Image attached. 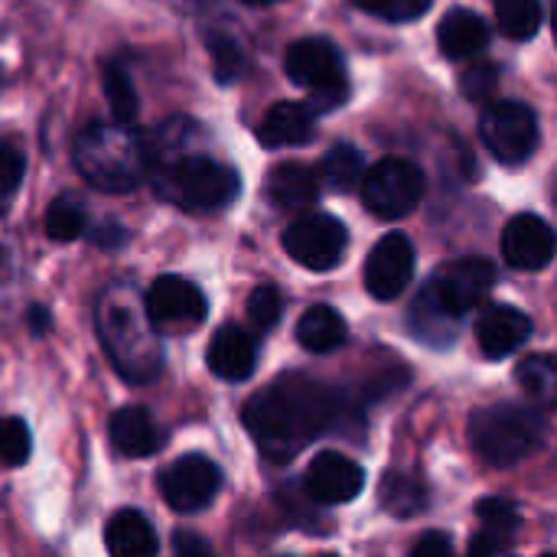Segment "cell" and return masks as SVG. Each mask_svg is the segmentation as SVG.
<instances>
[{"label":"cell","mask_w":557,"mask_h":557,"mask_svg":"<svg viewBox=\"0 0 557 557\" xmlns=\"http://www.w3.org/2000/svg\"><path fill=\"white\" fill-rule=\"evenodd\" d=\"M104 548L114 557H150L160 552L157 532L137 509H121L104 525Z\"/></svg>","instance_id":"23"},{"label":"cell","mask_w":557,"mask_h":557,"mask_svg":"<svg viewBox=\"0 0 557 557\" xmlns=\"http://www.w3.org/2000/svg\"><path fill=\"white\" fill-rule=\"evenodd\" d=\"M95 323L111 366L131 382H153L163 369L160 330L147 320L144 297L127 284H108L95 304Z\"/></svg>","instance_id":"2"},{"label":"cell","mask_w":557,"mask_h":557,"mask_svg":"<svg viewBox=\"0 0 557 557\" xmlns=\"http://www.w3.org/2000/svg\"><path fill=\"white\" fill-rule=\"evenodd\" d=\"M72 160L95 189L124 196L147 176V137L137 134L134 124L95 121L78 131Z\"/></svg>","instance_id":"3"},{"label":"cell","mask_w":557,"mask_h":557,"mask_svg":"<svg viewBox=\"0 0 557 557\" xmlns=\"http://www.w3.org/2000/svg\"><path fill=\"white\" fill-rule=\"evenodd\" d=\"M33 454V437L26 421L20 418H0V470L23 467Z\"/></svg>","instance_id":"33"},{"label":"cell","mask_w":557,"mask_h":557,"mask_svg":"<svg viewBox=\"0 0 557 557\" xmlns=\"http://www.w3.org/2000/svg\"><path fill=\"white\" fill-rule=\"evenodd\" d=\"M173 552L176 555H212V548H209V542H202L199 535H193V532H180L176 539H173Z\"/></svg>","instance_id":"40"},{"label":"cell","mask_w":557,"mask_h":557,"mask_svg":"<svg viewBox=\"0 0 557 557\" xmlns=\"http://www.w3.org/2000/svg\"><path fill=\"white\" fill-rule=\"evenodd\" d=\"M414 277V245L401 232H388L366 258V290L392 304L405 294V287Z\"/></svg>","instance_id":"13"},{"label":"cell","mask_w":557,"mask_h":557,"mask_svg":"<svg viewBox=\"0 0 557 557\" xmlns=\"http://www.w3.org/2000/svg\"><path fill=\"white\" fill-rule=\"evenodd\" d=\"M516 379L522 385V392L529 395V401L535 405H552L557 395V362L555 356L542 352V356H529L519 369Z\"/></svg>","instance_id":"30"},{"label":"cell","mask_w":557,"mask_h":557,"mask_svg":"<svg viewBox=\"0 0 557 557\" xmlns=\"http://www.w3.org/2000/svg\"><path fill=\"white\" fill-rule=\"evenodd\" d=\"M434 0H356L359 10L379 16V20H388V23H408V20H418L431 10Z\"/></svg>","instance_id":"36"},{"label":"cell","mask_w":557,"mask_h":557,"mask_svg":"<svg viewBox=\"0 0 557 557\" xmlns=\"http://www.w3.org/2000/svg\"><path fill=\"white\" fill-rule=\"evenodd\" d=\"M248 7H268V3H281V0H245Z\"/></svg>","instance_id":"42"},{"label":"cell","mask_w":557,"mask_h":557,"mask_svg":"<svg viewBox=\"0 0 557 557\" xmlns=\"http://www.w3.org/2000/svg\"><path fill=\"white\" fill-rule=\"evenodd\" d=\"M108 437L114 444L117 454L140 460V457H153L163 447V431L157 428V421L150 418L147 408H121L111 414L108 421Z\"/></svg>","instance_id":"19"},{"label":"cell","mask_w":557,"mask_h":557,"mask_svg":"<svg viewBox=\"0 0 557 557\" xmlns=\"http://www.w3.org/2000/svg\"><path fill=\"white\" fill-rule=\"evenodd\" d=\"M349 245L346 225L330 212H313L287 225L284 251L307 271H333Z\"/></svg>","instance_id":"9"},{"label":"cell","mask_w":557,"mask_h":557,"mask_svg":"<svg viewBox=\"0 0 557 557\" xmlns=\"http://www.w3.org/2000/svg\"><path fill=\"white\" fill-rule=\"evenodd\" d=\"M548 437V418L532 405L496 401L470 418V444L490 467H516Z\"/></svg>","instance_id":"5"},{"label":"cell","mask_w":557,"mask_h":557,"mask_svg":"<svg viewBox=\"0 0 557 557\" xmlns=\"http://www.w3.org/2000/svg\"><path fill=\"white\" fill-rule=\"evenodd\" d=\"M366 176V157L352 144H333L320 160V183L330 193H352Z\"/></svg>","instance_id":"27"},{"label":"cell","mask_w":557,"mask_h":557,"mask_svg":"<svg viewBox=\"0 0 557 557\" xmlns=\"http://www.w3.org/2000/svg\"><path fill=\"white\" fill-rule=\"evenodd\" d=\"M356 421L359 418L343 392L297 372L258 392L242 411V424L258 450L277 463L326 434H349L346 428Z\"/></svg>","instance_id":"1"},{"label":"cell","mask_w":557,"mask_h":557,"mask_svg":"<svg viewBox=\"0 0 557 557\" xmlns=\"http://www.w3.org/2000/svg\"><path fill=\"white\" fill-rule=\"evenodd\" d=\"M499 88V65L473 62L460 72V91L467 101H486Z\"/></svg>","instance_id":"37"},{"label":"cell","mask_w":557,"mask_h":557,"mask_svg":"<svg viewBox=\"0 0 557 557\" xmlns=\"http://www.w3.org/2000/svg\"><path fill=\"white\" fill-rule=\"evenodd\" d=\"M206 46L212 52V72H215V82L219 85H232L245 75V52L242 46L225 36V33H209L206 36Z\"/></svg>","instance_id":"32"},{"label":"cell","mask_w":557,"mask_h":557,"mask_svg":"<svg viewBox=\"0 0 557 557\" xmlns=\"http://www.w3.org/2000/svg\"><path fill=\"white\" fill-rule=\"evenodd\" d=\"M437 46H441V52L450 62L473 59V55H480L490 46V26H486V20L480 13H473L467 7H457V10H450L441 20V26H437Z\"/></svg>","instance_id":"22"},{"label":"cell","mask_w":557,"mask_h":557,"mask_svg":"<svg viewBox=\"0 0 557 557\" xmlns=\"http://www.w3.org/2000/svg\"><path fill=\"white\" fill-rule=\"evenodd\" d=\"M88 228V209L75 196H59L46 209V235L52 242H75Z\"/></svg>","instance_id":"31"},{"label":"cell","mask_w":557,"mask_h":557,"mask_svg":"<svg viewBox=\"0 0 557 557\" xmlns=\"http://www.w3.org/2000/svg\"><path fill=\"white\" fill-rule=\"evenodd\" d=\"M206 366L215 379L222 382H245L251 379L255 366H258V339L245 330V326H222L209 349H206Z\"/></svg>","instance_id":"17"},{"label":"cell","mask_w":557,"mask_h":557,"mask_svg":"<svg viewBox=\"0 0 557 557\" xmlns=\"http://www.w3.org/2000/svg\"><path fill=\"white\" fill-rule=\"evenodd\" d=\"M91 238H95L98 248H121V245L127 242V232H124L114 219H108L104 225L91 228Z\"/></svg>","instance_id":"39"},{"label":"cell","mask_w":557,"mask_h":557,"mask_svg":"<svg viewBox=\"0 0 557 557\" xmlns=\"http://www.w3.org/2000/svg\"><path fill=\"white\" fill-rule=\"evenodd\" d=\"M304 490L317 506H343L362 496L366 490V470L336 450H323L310 460L304 473Z\"/></svg>","instance_id":"14"},{"label":"cell","mask_w":557,"mask_h":557,"mask_svg":"<svg viewBox=\"0 0 557 557\" xmlns=\"http://www.w3.org/2000/svg\"><path fill=\"white\" fill-rule=\"evenodd\" d=\"M379 499H382L385 512H392L395 519H414V516H421L428 509L431 490L411 473L388 470L382 486H379Z\"/></svg>","instance_id":"26"},{"label":"cell","mask_w":557,"mask_h":557,"mask_svg":"<svg viewBox=\"0 0 557 557\" xmlns=\"http://www.w3.org/2000/svg\"><path fill=\"white\" fill-rule=\"evenodd\" d=\"M26 317H29V330H33V333H39V336L49 333V310H46V307H29Z\"/></svg>","instance_id":"41"},{"label":"cell","mask_w":557,"mask_h":557,"mask_svg":"<svg viewBox=\"0 0 557 557\" xmlns=\"http://www.w3.org/2000/svg\"><path fill=\"white\" fill-rule=\"evenodd\" d=\"M284 69L290 82L310 91V108L317 114H330L349 101V75H346L343 52L326 36H307L290 42L284 55Z\"/></svg>","instance_id":"6"},{"label":"cell","mask_w":557,"mask_h":557,"mask_svg":"<svg viewBox=\"0 0 557 557\" xmlns=\"http://www.w3.org/2000/svg\"><path fill=\"white\" fill-rule=\"evenodd\" d=\"M153 193L186 212H215L238 199L242 176L235 166L206 153H166L147 166Z\"/></svg>","instance_id":"4"},{"label":"cell","mask_w":557,"mask_h":557,"mask_svg":"<svg viewBox=\"0 0 557 557\" xmlns=\"http://www.w3.org/2000/svg\"><path fill=\"white\" fill-rule=\"evenodd\" d=\"M313 134H317V111L310 108V101H277L268 108L264 121L258 124V140L268 150L310 144Z\"/></svg>","instance_id":"18"},{"label":"cell","mask_w":557,"mask_h":557,"mask_svg":"<svg viewBox=\"0 0 557 557\" xmlns=\"http://www.w3.org/2000/svg\"><path fill=\"white\" fill-rule=\"evenodd\" d=\"M26 173V153L10 137H0V202L13 199Z\"/></svg>","instance_id":"35"},{"label":"cell","mask_w":557,"mask_h":557,"mask_svg":"<svg viewBox=\"0 0 557 557\" xmlns=\"http://www.w3.org/2000/svg\"><path fill=\"white\" fill-rule=\"evenodd\" d=\"M222 490V470L202 454H183L160 473V496L170 509L189 516L212 506Z\"/></svg>","instance_id":"12"},{"label":"cell","mask_w":557,"mask_h":557,"mask_svg":"<svg viewBox=\"0 0 557 557\" xmlns=\"http://www.w3.org/2000/svg\"><path fill=\"white\" fill-rule=\"evenodd\" d=\"M144 310L160 333H189L209 317L206 294L193 281L176 274H163L147 287Z\"/></svg>","instance_id":"10"},{"label":"cell","mask_w":557,"mask_h":557,"mask_svg":"<svg viewBox=\"0 0 557 557\" xmlns=\"http://www.w3.org/2000/svg\"><path fill=\"white\" fill-rule=\"evenodd\" d=\"M414 557H450L454 555V542L444 535V532H428L414 548H411Z\"/></svg>","instance_id":"38"},{"label":"cell","mask_w":557,"mask_h":557,"mask_svg":"<svg viewBox=\"0 0 557 557\" xmlns=\"http://www.w3.org/2000/svg\"><path fill=\"white\" fill-rule=\"evenodd\" d=\"M281 313H284V297L274 284H261L251 290L248 297V323L258 330V333H271L277 323H281Z\"/></svg>","instance_id":"34"},{"label":"cell","mask_w":557,"mask_h":557,"mask_svg":"<svg viewBox=\"0 0 557 557\" xmlns=\"http://www.w3.org/2000/svg\"><path fill=\"white\" fill-rule=\"evenodd\" d=\"M101 85H104V98L108 108L114 114V121L121 124H134L140 114V95L134 88V78L127 75V69L121 62H108L101 72Z\"/></svg>","instance_id":"28"},{"label":"cell","mask_w":557,"mask_h":557,"mask_svg":"<svg viewBox=\"0 0 557 557\" xmlns=\"http://www.w3.org/2000/svg\"><path fill=\"white\" fill-rule=\"evenodd\" d=\"M493 7L499 29L516 42H525L542 29V0H493Z\"/></svg>","instance_id":"29"},{"label":"cell","mask_w":557,"mask_h":557,"mask_svg":"<svg viewBox=\"0 0 557 557\" xmlns=\"http://www.w3.org/2000/svg\"><path fill=\"white\" fill-rule=\"evenodd\" d=\"M349 339V326L343 320V313L336 307L317 304L310 310H304L300 323H297V343L307 352H333Z\"/></svg>","instance_id":"25"},{"label":"cell","mask_w":557,"mask_h":557,"mask_svg":"<svg viewBox=\"0 0 557 557\" xmlns=\"http://www.w3.org/2000/svg\"><path fill=\"white\" fill-rule=\"evenodd\" d=\"M532 317L522 313L519 307H509V304H499V307H490L480 323H476V343L483 349L486 359L499 362V359H509L516 349H522L532 336Z\"/></svg>","instance_id":"16"},{"label":"cell","mask_w":557,"mask_h":557,"mask_svg":"<svg viewBox=\"0 0 557 557\" xmlns=\"http://www.w3.org/2000/svg\"><path fill=\"white\" fill-rule=\"evenodd\" d=\"M408 333L431 349H447L460 339V317L444 310L431 287H424L408 307Z\"/></svg>","instance_id":"21"},{"label":"cell","mask_w":557,"mask_h":557,"mask_svg":"<svg viewBox=\"0 0 557 557\" xmlns=\"http://www.w3.org/2000/svg\"><path fill=\"white\" fill-rule=\"evenodd\" d=\"M0 78H3V72H0Z\"/></svg>","instance_id":"43"},{"label":"cell","mask_w":557,"mask_h":557,"mask_svg":"<svg viewBox=\"0 0 557 557\" xmlns=\"http://www.w3.org/2000/svg\"><path fill=\"white\" fill-rule=\"evenodd\" d=\"M480 140L499 163L519 166L539 150V114L525 101H496L480 117Z\"/></svg>","instance_id":"8"},{"label":"cell","mask_w":557,"mask_h":557,"mask_svg":"<svg viewBox=\"0 0 557 557\" xmlns=\"http://www.w3.org/2000/svg\"><path fill=\"white\" fill-rule=\"evenodd\" d=\"M476 519L483 525V532L470 542V555L473 557H490L503 555L512 548L516 532H519V509L509 499L499 496H486L476 503Z\"/></svg>","instance_id":"20"},{"label":"cell","mask_w":557,"mask_h":557,"mask_svg":"<svg viewBox=\"0 0 557 557\" xmlns=\"http://www.w3.org/2000/svg\"><path fill=\"white\" fill-rule=\"evenodd\" d=\"M555 228L532 212L516 215L503 228V258L516 271H542L555 258Z\"/></svg>","instance_id":"15"},{"label":"cell","mask_w":557,"mask_h":557,"mask_svg":"<svg viewBox=\"0 0 557 557\" xmlns=\"http://www.w3.org/2000/svg\"><path fill=\"white\" fill-rule=\"evenodd\" d=\"M362 206L375 219H405L424 199V173L414 160L385 157L362 176Z\"/></svg>","instance_id":"7"},{"label":"cell","mask_w":557,"mask_h":557,"mask_svg":"<svg viewBox=\"0 0 557 557\" xmlns=\"http://www.w3.org/2000/svg\"><path fill=\"white\" fill-rule=\"evenodd\" d=\"M268 196L274 206L287 212L307 209L320 199V176L307 163H297V160L277 163L268 176Z\"/></svg>","instance_id":"24"},{"label":"cell","mask_w":557,"mask_h":557,"mask_svg":"<svg viewBox=\"0 0 557 557\" xmlns=\"http://www.w3.org/2000/svg\"><path fill=\"white\" fill-rule=\"evenodd\" d=\"M499 271L493 261L486 258H457L437 268V274L431 277V294L437 297V304L444 310H450L454 317H463L470 310H476L490 290L496 287Z\"/></svg>","instance_id":"11"}]
</instances>
